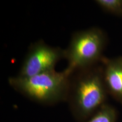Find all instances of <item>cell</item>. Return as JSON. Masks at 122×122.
Segmentation results:
<instances>
[{"instance_id":"7","label":"cell","mask_w":122,"mask_h":122,"mask_svg":"<svg viewBox=\"0 0 122 122\" xmlns=\"http://www.w3.org/2000/svg\"><path fill=\"white\" fill-rule=\"evenodd\" d=\"M95 2L107 13L122 16V0H96Z\"/></svg>"},{"instance_id":"6","label":"cell","mask_w":122,"mask_h":122,"mask_svg":"<svg viewBox=\"0 0 122 122\" xmlns=\"http://www.w3.org/2000/svg\"><path fill=\"white\" fill-rule=\"evenodd\" d=\"M116 118L115 109L105 103L86 122H115Z\"/></svg>"},{"instance_id":"5","label":"cell","mask_w":122,"mask_h":122,"mask_svg":"<svg viewBox=\"0 0 122 122\" xmlns=\"http://www.w3.org/2000/svg\"><path fill=\"white\" fill-rule=\"evenodd\" d=\"M103 76L107 92L122 103V57L103 58Z\"/></svg>"},{"instance_id":"2","label":"cell","mask_w":122,"mask_h":122,"mask_svg":"<svg viewBox=\"0 0 122 122\" xmlns=\"http://www.w3.org/2000/svg\"><path fill=\"white\" fill-rule=\"evenodd\" d=\"M70 78L65 70H54L28 77L11 76L8 83L15 91L33 101L52 105L67 101Z\"/></svg>"},{"instance_id":"1","label":"cell","mask_w":122,"mask_h":122,"mask_svg":"<svg viewBox=\"0 0 122 122\" xmlns=\"http://www.w3.org/2000/svg\"><path fill=\"white\" fill-rule=\"evenodd\" d=\"M107 93L103 67L96 65L71 75L67 101L75 119L83 121L105 104Z\"/></svg>"},{"instance_id":"3","label":"cell","mask_w":122,"mask_h":122,"mask_svg":"<svg viewBox=\"0 0 122 122\" xmlns=\"http://www.w3.org/2000/svg\"><path fill=\"white\" fill-rule=\"evenodd\" d=\"M106 43V35L97 27L76 32L65 49V58L68 63L65 71L71 76L77 70L97 65L102 60Z\"/></svg>"},{"instance_id":"4","label":"cell","mask_w":122,"mask_h":122,"mask_svg":"<svg viewBox=\"0 0 122 122\" xmlns=\"http://www.w3.org/2000/svg\"><path fill=\"white\" fill-rule=\"evenodd\" d=\"M65 58V49L53 47L40 40L28 49L17 76L28 77L53 71L61 59Z\"/></svg>"}]
</instances>
